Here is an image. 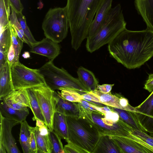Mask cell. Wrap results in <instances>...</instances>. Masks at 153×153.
<instances>
[{"label": "cell", "mask_w": 153, "mask_h": 153, "mask_svg": "<svg viewBox=\"0 0 153 153\" xmlns=\"http://www.w3.org/2000/svg\"><path fill=\"white\" fill-rule=\"evenodd\" d=\"M110 56L128 69L139 68L153 56V30L126 28L108 44Z\"/></svg>", "instance_id": "1"}, {"label": "cell", "mask_w": 153, "mask_h": 153, "mask_svg": "<svg viewBox=\"0 0 153 153\" xmlns=\"http://www.w3.org/2000/svg\"><path fill=\"white\" fill-rule=\"evenodd\" d=\"M103 0H67L66 6L72 48L77 50L88 36L90 25Z\"/></svg>", "instance_id": "2"}, {"label": "cell", "mask_w": 153, "mask_h": 153, "mask_svg": "<svg viewBox=\"0 0 153 153\" xmlns=\"http://www.w3.org/2000/svg\"><path fill=\"white\" fill-rule=\"evenodd\" d=\"M69 142L86 152L93 153L101 136L90 120L79 116H66Z\"/></svg>", "instance_id": "3"}, {"label": "cell", "mask_w": 153, "mask_h": 153, "mask_svg": "<svg viewBox=\"0 0 153 153\" xmlns=\"http://www.w3.org/2000/svg\"><path fill=\"white\" fill-rule=\"evenodd\" d=\"M126 23L121 7L118 4L111 8L102 26L94 35L86 39L87 50L92 53L108 44L126 29Z\"/></svg>", "instance_id": "4"}, {"label": "cell", "mask_w": 153, "mask_h": 153, "mask_svg": "<svg viewBox=\"0 0 153 153\" xmlns=\"http://www.w3.org/2000/svg\"><path fill=\"white\" fill-rule=\"evenodd\" d=\"M47 86L52 90L70 89L74 90L81 95L89 91L79 79L70 74L65 69L59 68L53 61H49L38 69Z\"/></svg>", "instance_id": "5"}, {"label": "cell", "mask_w": 153, "mask_h": 153, "mask_svg": "<svg viewBox=\"0 0 153 153\" xmlns=\"http://www.w3.org/2000/svg\"><path fill=\"white\" fill-rule=\"evenodd\" d=\"M69 27L66 6L50 8L46 13L42 24L45 36L58 43L67 36Z\"/></svg>", "instance_id": "6"}, {"label": "cell", "mask_w": 153, "mask_h": 153, "mask_svg": "<svg viewBox=\"0 0 153 153\" xmlns=\"http://www.w3.org/2000/svg\"><path fill=\"white\" fill-rule=\"evenodd\" d=\"M92 116L93 121L101 136L108 135L127 137L134 129L112 109L111 111L105 114L98 111H93Z\"/></svg>", "instance_id": "7"}, {"label": "cell", "mask_w": 153, "mask_h": 153, "mask_svg": "<svg viewBox=\"0 0 153 153\" xmlns=\"http://www.w3.org/2000/svg\"><path fill=\"white\" fill-rule=\"evenodd\" d=\"M10 70L15 90L27 89L46 85L38 69L27 67L19 61L12 65Z\"/></svg>", "instance_id": "8"}, {"label": "cell", "mask_w": 153, "mask_h": 153, "mask_svg": "<svg viewBox=\"0 0 153 153\" xmlns=\"http://www.w3.org/2000/svg\"><path fill=\"white\" fill-rule=\"evenodd\" d=\"M32 88L44 117L45 124L50 131H53V120L56 112V100L54 94V90L46 85Z\"/></svg>", "instance_id": "9"}, {"label": "cell", "mask_w": 153, "mask_h": 153, "mask_svg": "<svg viewBox=\"0 0 153 153\" xmlns=\"http://www.w3.org/2000/svg\"><path fill=\"white\" fill-rule=\"evenodd\" d=\"M111 137L122 153H153L152 148L132 132L127 137Z\"/></svg>", "instance_id": "10"}, {"label": "cell", "mask_w": 153, "mask_h": 153, "mask_svg": "<svg viewBox=\"0 0 153 153\" xmlns=\"http://www.w3.org/2000/svg\"><path fill=\"white\" fill-rule=\"evenodd\" d=\"M0 144L4 146L8 153H20L12 133L13 128L20 123L7 118L0 113Z\"/></svg>", "instance_id": "11"}, {"label": "cell", "mask_w": 153, "mask_h": 153, "mask_svg": "<svg viewBox=\"0 0 153 153\" xmlns=\"http://www.w3.org/2000/svg\"><path fill=\"white\" fill-rule=\"evenodd\" d=\"M30 52L46 57L49 61H53L59 54L60 47L58 43L46 37L33 45Z\"/></svg>", "instance_id": "12"}, {"label": "cell", "mask_w": 153, "mask_h": 153, "mask_svg": "<svg viewBox=\"0 0 153 153\" xmlns=\"http://www.w3.org/2000/svg\"><path fill=\"white\" fill-rule=\"evenodd\" d=\"M135 108L137 115L142 126L148 132L153 131V91Z\"/></svg>", "instance_id": "13"}, {"label": "cell", "mask_w": 153, "mask_h": 153, "mask_svg": "<svg viewBox=\"0 0 153 153\" xmlns=\"http://www.w3.org/2000/svg\"><path fill=\"white\" fill-rule=\"evenodd\" d=\"M99 98L101 103L108 106L124 110L137 112L135 108L129 103L128 100L119 94L102 93L96 90L92 91Z\"/></svg>", "instance_id": "14"}, {"label": "cell", "mask_w": 153, "mask_h": 153, "mask_svg": "<svg viewBox=\"0 0 153 153\" xmlns=\"http://www.w3.org/2000/svg\"><path fill=\"white\" fill-rule=\"evenodd\" d=\"M113 1L103 0L90 25L87 38L95 34L100 28L112 8Z\"/></svg>", "instance_id": "15"}, {"label": "cell", "mask_w": 153, "mask_h": 153, "mask_svg": "<svg viewBox=\"0 0 153 153\" xmlns=\"http://www.w3.org/2000/svg\"><path fill=\"white\" fill-rule=\"evenodd\" d=\"M3 100L8 106L16 109L24 110L30 107L26 89L15 90Z\"/></svg>", "instance_id": "16"}, {"label": "cell", "mask_w": 153, "mask_h": 153, "mask_svg": "<svg viewBox=\"0 0 153 153\" xmlns=\"http://www.w3.org/2000/svg\"><path fill=\"white\" fill-rule=\"evenodd\" d=\"M10 68L7 62L0 68V100L15 90L12 82Z\"/></svg>", "instance_id": "17"}, {"label": "cell", "mask_w": 153, "mask_h": 153, "mask_svg": "<svg viewBox=\"0 0 153 153\" xmlns=\"http://www.w3.org/2000/svg\"><path fill=\"white\" fill-rule=\"evenodd\" d=\"M50 130L45 125L39 128L34 127L37 147V153H52V146L49 136Z\"/></svg>", "instance_id": "18"}, {"label": "cell", "mask_w": 153, "mask_h": 153, "mask_svg": "<svg viewBox=\"0 0 153 153\" xmlns=\"http://www.w3.org/2000/svg\"><path fill=\"white\" fill-rule=\"evenodd\" d=\"M56 100V112L66 116H79V111L77 102H72L63 99L54 91Z\"/></svg>", "instance_id": "19"}, {"label": "cell", "mask_w": 153, "mask_h": 153, "mask_svg": "<svg viewBox=\"0 0 153 153\" xmlns=\"http://www.w3.org/2000/svg\"><path fill=\"white\" fill-rule=\"evenodd\" d=\"M135 3L147 28L153 30V0H135Z\"/></svg>", "instance_id": "20"}, {"label": "cell", "mask_w": 153, "mask_h": 153, "mask_svg": "<svg viewBox=\"0 0 153 153\" xmlns=\"http://www.w3.org/2000/svg\"><path fill=\"white\" fill-rule=\"evenodd\" d=\"M122 153L111 136H101L93 153Z\"/></svg>", "instance_id": "21"}, {"label": "cell", "mask_w": 153, "mask_h": 153, "mask_svg": "<svg viewBox=\"0 0 153 153\" xmlns=\"http://www.w3.org/2000/svg\"><path fill=\"white\" fill-rule=\"evenodd\" d=\"M0 113L4 117L18 121L21 123L26 119L29 114L28 109L20 110L8 106L3 100H1Z\"/></svg>", "instance_id": "22"}, {"label": "cell", "mask_w": 153, "mask_h": 153, "mask_svg": "<svg viewBox=\"0 0 153 153\" xmlns=\"http://www.w3.org/2000/svg\"><path fill=\"white\" fill-rule=\"evenodd\" d=\"M77 73L79 80L89 92L97 90L99 82L92 71L80 66L78 68Z\"/></svg>", "instance_id": "23"}, {"label": "cell", "mask_w": 153, "mask_h": 153, "mask_svg": "<svg viewBox=\"0 0 153 153\" xmlns=\"http://www.w3.org/2000/svg\"><path fill=\"white\" fill-rule=\"evenodd\" d=\"M110 107L112 110L116 112L120 117L134 129L148 133V131L142 125L137 115L136 112L111 107Z\"/></svg>", "instance_id": "24"}, {"label": "cell", "mask_w": 153, "mask_h": 153, "mask_svg": "<svg viewBox=\"0 0 153 153\" xmlns=\"http://www.w3.org/2000/svg\"><path fill=\"white\" fill-rule=\"evenodd\" d=\"M11 43V33L9 25L0 31V68L7 62V53Z\"/></svg>", "instance_id": "25"}, {"label": "cell", "mask_w": 153, "mask_h": 153, "mask_svg": "<svg viewBox=\"0 0 153 153\" xmlns=\"http://www.w3.org/2000/svg\"><path fill=\"white\" fill-rule=\"evenodd\" d=\"M53 130L61 138L66 141L68 140V129L66 116L56 112L53 117Z\"/></svg>", "instance_id": "26"}, {"label": "cell", "mask_w": 153, "mask_h": 153, "mask_svg": "<svg viewBox=\"0 0 153 153\" xmlns=\"http://www.w3.org/2000/svg\"><path fill=\"white\" fill-rule=\"evenodd\" d=\"M26 90L29 100L30 106V109L34 116L32 118L33 120L35 121L36 119H39L43 121L45 123V121L44 117L32 88H27Z\"/></svg>", "instance_id": "27"}, {"label": "cell", "mask_w": 153, "mask_h": 153, "mask_svg": "<svg viewBox=\"0 0 153 153\" xmlns=\"http://www.w3.org/2000/svg\"><path fill=\"white\" fill-rule=\"evenodd\" d=\"M19 142L24 153H30L29 141L31 126L25 120L21 123Z\"/></svg>", "instance_id": "28"}, {"label": "cell", "mask_w": 153, "mask_h": 153, "mask_svg": "<svg viewBox=\"0 0 153 153\" xmlns=\"http://www.w3.org/2000/svg\"><path fill=\"white\" fill-rule=\"evenodd\" d=\"M11 10L10 5L8 0H0V31L9 25Z\"/></svg>", "instance_id": "29"}, {"label": "cell", "mask_w": 153, "mask_h": 153, "mask_svg": "<svg viewBox=\"0 0 153 153\" xmlns=\"http://www.w3.org/2000/svg\"><path fill=\"white\" fill-rule=\"evenodd\" d=\"M12 39V44L16 54V62L19 61V56L23 47V42L18 36L15 29L10 22L9 25Z\"/></svg>", "instance_id": "30"}, {"label": "cell", "mask_w": 153, "mask_h": 153, "mask_svg": "<svg viewBox=\"0 0 153 153\" xmlns=\"http://www.w3.org/2000/svg\"><path fill=\"white\" fill-rule=\"evenodd\" d=\"M60 92L57 93L60 97L65 100L75 102H80L81 100V95L76 91L70 89H61Z\"/></svg>", "instance_id": "31"}, {"label": "cell", "mask_w": 153, "mask_h": 153, "mask_svg": "<svg viewBox=\"0 0 153 153\" xmlns=\"http://www.w3.org/2000/svg\"><path fill=\"white\" fill-rule=\"evenodd\" d=\"M49 136L52 146V153H65L61 138L53 130L49 131Z\"/></svg>", "instance_id": "32"}, {"label": "cell", "mask_w": 153, "mask_h": 153, "mask_svg": "<svg viewBox=\"0 0 153 153\" xmlns=\"http://www.w3.org/2000/svg\"><path fill=\"white\" fill-rule=\"evenodd\" d=\"M16 15L18 20L21 25L25 34L32 45L37 43L38 41L34 39L27 24L26 19L25 16L23 15L22 13H16Z\"/></svg>", "instance_id": "33"}, {"label": "cell", "mask_w": 153, "mask_h": 153, "mask_svg": "<svg viewBox=\"0 0 153 153\" xmlns=\"http://www.w3.org/2000/svg\"><path fill=\"white\" fill-rule=\"evenodd\" d=\"M131 132L153 149V137L147 133L136 129H133Z\"/></svg>", "instance_id": "34"}, {"label": "cell", "mask_w": 153, "mask_h": 153, "mask_svg": "<svg viewBox=\"0 0 153 153\" xmlns=\"http://www.w3.org/2000/svg\"><path fill=\"white\" fill-rule=\"evenodd\" d=\"M81 97L82 100H84L96 105H97L96 104V103H101L98 97L92 91L82 95Z\"/></svg>", "instance_id": "35"}, {"label": "cell", "mask_w": 153, "mask_h": 153, "mask_svg": "<svg viewBox=\"0 0 153 153\" xmlns=\"http://www.w3.org/2000/svg\"><path fill=\"white\" fill-rule=\"evenodd\" d=\"M30 153H37L38 149L34 131V127L31 126L29 141Z\"/></svg>", "instance_id": "36"}, {"label": "cell", "mask_w": 153, "mask_h": 153, "mask_svg": "<svg viewBox=\"0 0 153 153\" xmlns=\"http://www.w3.org/2000/svg\"><path fill=\"white\" fill-rule=\"evenodd\" d=\"M67 143L64 147L65 153H86V152L71 143L68 142Z\"/></svg>", "instance_id": "37"}, {"label": "cell", "mask_w": 153, "mask_h": 153, "mask_svg": "<svg viewBox=\"0 0 153 153\" xmlns=\"http://www.w3.org/2000/svg\"><path fill=\"white\" fill-rule=\"evenodd\" d=\"M7 62L10 66L15 63H16V54L15 51L12 44H11L9 49L7 55Z\"/></svg>", "instance_id": "38"}, {"label": "cell", "mask_w": 153, "mask_h": 153, "mask_svg": "<svg viewBox=\"0 0 153 153\" xmlns=\"http://www.w3.org/2000/svg\"><path fill=\"white\" fill-rule=\"evenodd\" d=\"M10 5L16 13H22L24 7L20 0H8Z\"/></svg>", "instance_id": "39"}, {"label": "cell", "mask_w": 153, "mask_h": 153, "mask_svg": "<svg viewBox=\"0 0 153 153\" xmlns=\"http://www.w3.org/2000/svg\"><path fill=\"white\" fill-rule=\"evenodd\" d=\"M114 85V84H103L102 85L98 84L97 90L103 93H111V91Z\"/></svg>", "instance_id": "40"}, {"label": "cell", "mask_w": 153, "mask_h": 153, "mask_svg": "<svg viewBox=\"0 0 153 153\" xmlns=\"http://www.w3.org/2000/svg\"><path fill=\"white\" fill-rule=\"evenodd\" d=\"M144 88L149 92L153 91V74L149 75L148 79L144 85Z\"/></svg>", "instance_id": "41"}, {"label": "cell", "mask_w": 153, "mask_h": 153, "mask_svg": "<svg viewBox=\"0 0 153 153\" xmlns=\"http://www.w3.org/2000/svg\"><path fill=\"white\" fill-rule=\"evenodd\" d=\"M36 126L39 128L45 125L44 122L42 121L39 119H36Z\"/></svg>", "instance_id": "42"}, {"label": "cell", "mask_w": 153, "mask_h": 153, "mask_svg": "<svg viewBox=\"0 0 153 153\" xmlns=\"http://www.w3.org/2000/svg\"><path fill=\"white\" fill-rule=\"evenodd\" d=\"M7 152L4 146L2 144H0V153H6Z\"/></svg>", "instance_id": "43"}, {"label": "cell", "mask_w": 153, "mask_h": 153, "mask_svg": "<svg viewBox=\"0 0 153 153\" xmlns=\"http://www.w3.org/2000/svg\"><path fill=\"white\" fill-rule=\"evenodd\" d=\"M148 134L149 135L153 137V131L149 132H148Z\"/></svg>", "instance_id": "44"}]
</instances>
